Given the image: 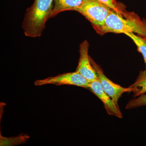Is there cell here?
Masks as SVG:
<instances>
[{"mask_svg": "<svg viewBox=\"0 0 146 146\" xmlns=\"http://www.w3.org/2000/svg\"><path fill=\"white\" fill-rule=\"evenodd\" d=\"M101 35L108 33H136L142 37L146 36V23L141 20L135 13L123 14L112 10L106 19L104 23L96 30Z\"/></svg>", "mask_w": 146, "mask_h": 146, "instance_id": "6da1fadb", "label": "cell"}, {"mask_svg": "<svg viewBox=\"0 0 146 146\" xmlns=\"http://www.w3.org/2000/svg\"><path fill=\"white\" fill-rule=\"evenodd\" d=\"M54 0H35L27 9L22 27L24 33L30 37L41 36L47 21L50 18Z\"/></svg>", "mask_w": 146, "mask_h": 146, "instance_id": "7a4b0ae2", "label": "cell"}, {"mask_svg": "<svg viewBox=\"0 0 146 146\" xmlns=\"http://www.w3.org/2000/svg\"><path fill=\"white\" fill-rule=\"evenodd\" d=\"M112 10L98 0H85L83 5L77 12L85 17L96 30L104 23Z\"/></svg>", "mask_w": 146, "mask_h": 146, "instance_id": "3957f363", "label": "cell"}, {"mask_svg": "<svg viewBox=\"0 0 146 146\" xmlns=\"http://www.w3.org/2000/svg\"><path fill=\"white\" fill-rule=\"evenodd\" d=\"M59 85H69L79 86L89 89L90 82L77 72L64 73L53 77H49L42 80H38L34 82L35 86L46 84Z\"/></svg>", "mask_w": 146, "mask_h": 146, "instance_id": "277c9868", "label": "cell"}, {"mask_svg": "<svg viewBox=\"0 0 146 146\" xmlns=\"http://www.w3.org/2000/svg\"><path fill=\"white\" fill-rule=\"evenodd\" d=\"M90 60L97 73L98 78V80L104 91L112 99L116 104L119 105L118 102L120 98L124 93L131 92L130 88L129 87L125 88L113 82L108 78L104 74L102 68L91 58Z\"/></svg>", "mask_w": 146, "mask_h": 146, "instance_id": "5b68a950", "label": "cell"}, {"mask_svg": "<svg viewBox=\"0 0 146 146\" xmlns=\"http://www.w3.org/2000/svg\"><path fill=\"white\" fill-rule=\"evenodd\" d=\"M89 42L84 40L80 46V58L78 65L76 70L87 80L90 82L98 80V75L93 65L91 64L88 52Z\"/></svg>", "mask_w": 146, "mask_h": 146, "instance_id": "8992f818", "label": "cell"}, {"mask_svg": "<svg viewBox=\"0 0 146 146\" xmlns=\"http://www.w3.org/2000/svg\"><path fill=\"white\" fill-rule=\"evenodd\" d=\"M89 89L102 101L108 115L120 119L123 118L119 105L104 91L98 80L90 82Z\"/></svg>", "mask_w": 146, "mask_h": 146, "instance_id": "52a82bcc", "label": "cell"}, {"mask_svg": "<svg viewBox=\"0 0 146 146\" xmlns=\"http://www.w3.org/2000/svg\"><path fill=\"white\" fill-rule=\"evenodd\" d=\"M85 0H54V5L50 18L66 11H78L84 4Z\"/></svg>", "mask_w": 146, "mask_h": 146, "instance_id": "ba28073f", "label": "cell"}, {"mask_svg": "<svg viewBox=\"0 0 146 146\" xmlns=\"http://www.w3.org/2000/svg\"><path fill=\"white\" fill-rule=\"evenodd\" d=\"M131 91L133 93L134 98L146 93V69L139 73L136 81L129 86Z\"/></svg>", "mask_w": 146, "mask_h": 146, "instance_id": "9c48e42d", "label": "cell"}, {"mask_svg": "<svg viewBox=\"0 0 146 146\" xmlns=\"http://www.w3.org/2000/svg\"><path fill=\"white\" fill-rule=\"evenodd\" d=\"M0 145L3 146H14L21 144L25 143L29 138V136L27 135H19L16 137H9L6 138L0 135Z\"/></svg>", "mask_w": 146, "mask_h": 146, "instance_id": "30bf717a", "label": "cell"}, {"mask_svg": "<svg viewBox=\"0 0 146 146\" xmlns=\"http://www.w3.org/2000/svg\"><path fill=\"white\" fill-rule=\"evenodd\" d=\"M125 35L132 39L137 46L139 52L142 54L145 63L146 69V39L133 33H127Z\"/></svg>", "mask_w": 146, "mask_h": 146, "instance_id": "8fae6325", "label": "cell"}, {"mask_svg": "<svg viewBox=\"0 0 146 146\" xmlns=\"http://www.w3.org/2000/svg\"><path fill=\"white\" fill-rule=\"evenodd\" d=\"M146 106V94H143L134 98L129 101L125 106L126 109H131Z\"/></svg>", "mask_w": 146, "mask_h": 146, "instance_id": "7c38bea8", "label": "cell"}, {"mask_svg": "<svg viewBox=\"0 0 146 146\" xmlns=\"http://www.w3.org/2000/svg\"><path fill=\"white\" fill-rule=\"evenodd\" d=\"M100 3L106 6L117 13L123 14L125 12L123 5L116 0H98Z\"/></svg>", "mask_w": 146, "mask_h": 146, "instance_id": "4fadbf2b", "label": "cell"}, {"mask_svg": "<svg viewBox=\"0 0 146 146\" xmlns=\"http://www.w3.org/2000/svg\"><path fill=\"white\" fill-rule=\"evenodd\" d=\"M144 38H145V39H146V37H144Z\"/></svg>", "mask_w": 146, "mask_h": 146, "instance_id": "5bb4252c", "label": "cell"}]
</instances>
